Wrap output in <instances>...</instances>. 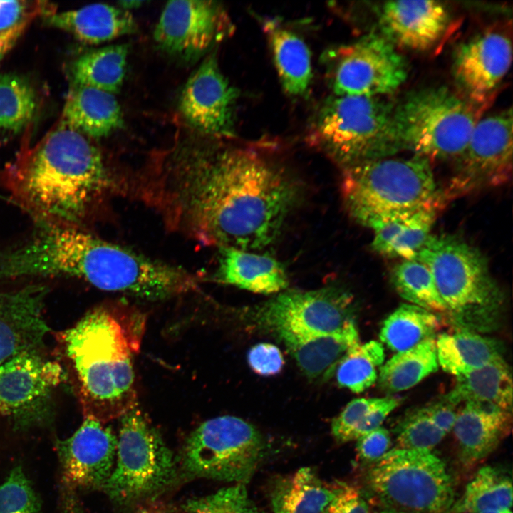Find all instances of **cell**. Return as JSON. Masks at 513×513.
Segmentation results:
<instances>
[{"instance_id":"f907efd6","label":"cell","mask_w":513,"mask_h":513,"mask_svg":"<svg viewBox=\"0 0 513 513\" xmlns=\"http://www.w3.org/2000/svg\"><path fill=\"white\" fill-rule=\"evenodd\" d=\"M475 513H512V509H487L483 510L480 512H477Z\"/></svg>"},{"instance_id":"1f68e13d","label":"cell","mask_w":513,"mask_h":513,"mask_svg":"<svg viewBox=\"0 0 513 513\" xmlns=\"http://www.w3.org/2000/svg\"><path fill=\"white\" fill-rule=\"evenodd\" d=\"M129 46L111 45L86 52L74 61L71 77L76 86L118 93L126 73Z\"/></svg>"},{"instance_id":"e575fe53","label":"cell","mask_w":513,"mask_h":513,"mask_svg":"<svg viewBox=\"0 0 513 513\" xmlns=\"http://www.w3.org/2000/svg\"><path fill=\"white\" fill-rule=\"evenodd\" d=\"M512 482L502 469L487 465L479 469L467 484L450 513H475L487 509H512Z\"/></svg>"},{"instance_id":"60d3db41","label":"cell","mask_w":513,"mask_h":513,"mask_svg":"<svg viewBox=\"0 0 513 513\" xmlns=\"http://www.w3.org/2000/svg\"><path fill=\"white\" fill-rule=\"evenodd\" d=\"M177 509L178 513H262L249 497L244 484L188 500Z\"/></svg>"},{"instance_id":"ac0fdd59","label":"cell","mask_w":513,"mask_h":513,"mask_svg":"<svg viewBox=\"0 0 513 513\" xmlns=\"http://www.w3.org/2000/svg\"><path fill=\"white\" fill-rule=\"evenodd\" d=\"M238 95L220 70L216 55L209 54L185 84L180 109L195 129L212 135L232 137Z\"/></svg>"},{"instance_id":"3957f363","label":"cell","mask_w":513,"mask_h":513,"mask_svg":"<svg viewBox=\"0 0 513 513\" xmlns=\"http://www.w3.org/2000/svg\"><path fill=\"white\" fill-rule=\"evenodd\" d=\"M16 200L47 225L76 227L115 181L97 147L62 123L6 171Z\"/></svg>"},{"instance_id":"4fadbf2b","label":"cell","mask_w":513,"mask_h":513,"mask_svg":"<svg viewBox=\"0 0 513 513\" xmlns=\"http://www.w3.org/2000/svg\"><path fill=\"white\" fill-rule=\"evenodd\" d=\"M353 296L336 286L283 291L257 306L253 321L266 331L321 335L341 332L353 319Z\"/></svg>"},{"instance_id":"5bb4252c","label":"cell","mask_w":513,"mask_h":513,"mask_svg":"<svg viewBox=\"0 0 513 513\" xmlns=\"http://www.w3.org/2000/svg\"><path fill=\"white\" fill-rule=\"evenodd\" d=\"M455 162L445 200L507 182L512 171V108L480 118Z\"/></svg>"},{"instance_id":"7c38bea8","label":"cell","mask_w":513,"mask_h":513,"mask_svg":"<svg viewBox=\"0 0 513 513\" xmlns=\"http://www.w3.org/2000/svg\"><path fill=\"white\" fill-rule=\"evenodd\" d=\"M336 95L383 97L408 77L403 56L381 34L370 33L325 56Z\"/></svg>"},{"instance_id":"d590c367","label":"cell","mask_w":513,"mask_h":513,"mask_svg":"<svg viewBox=\"0 0 513 513\" xmlns=\"http://www.w3.org/2000/svg\"><path fill=\"white\" fill-rule=\"evenodd\" d=\"M390 280L398 294L410 304L432 312H446L432 274L423 263L402 259L392 269Z\"/></svg>"},{"instance_id":"4dcf8cb0","label":"cell","mask_w":513,"mask_h":513,"mask_svg":"<svg viewBox=\"0 0 513 513\" xmlns=\"http://www.w3.org/2000/svg\"><path fill=\"white\" fill-rule=\"evenodd\" d=\"M338 483L326 484L314 469L301 467L281 479L271 494L274 513H321L337 492Z\"/></svg>"},{"instance_id":"ab89813d","label":"cell","mask_w":513,"mask_h":513,"mask_svg":"<svg viewBox=\"0 0 513 513\" xmlns=\"http://www.w3.org/2000/svg\"><path fill=\"white\" fill-rule=\"evenodd\" d=\"M395 447L432 451L446 434L430 420L424 408L406 413L394 428Z\"/></svg>"},{"instance_id":"e0dca14e","label":"cell","mask_w":513,"mask_h":513,"mask_svg":"<svg viewBox=\"0 0 513 513\" xmlns=\"http://www.w3.org/2000/svg\"><path fill=\"white\" fill-rule=\"evenodd\" d=\"M512 63V43L502 30L484 31L458 46L453 76L461 95L487 108Z\"/></svg>"},{"instance_id":"277c9868","label":"cell","mask_w":513,"mask_h":513,"mask_svg":"<svg viewBox=\"0 0 513 513\" xmlns=\"http://www.w3.org/2000/svg\"><path fill=\"white\" fill-rule=\"evenodd\" d=\"M145 327L138 309L111 303L92 309L63 333L86 416L105 423L138 405L133 361Z\"/></svg>"},{"instance_id":"681fc988","label":"cell","mask_w":513,"mask_h":513,"mask_svg":"<svg viewBox=\"0 0 513 513\" xmlns=\"http://www.w3.org/2000/svg\"><path fill=\"white\" fill-rule=\"evenodd\" d=\"M144 1H121L118 2L119 7L126 11L140 6Z\"/></svg>"},{"instance_id":"30bf717a","label":"cell","mask_w":513,"mask_h":513,"mask_svg":"<svg viewBox=\"0 0 513 513\" xmlns=\"http://www.w3.org/2000/svg\"><path fill=\"white\" fill-rule=\"evenodd\" d=\"M115 467L103 490L130 505L155 498L174 481L177 466L158 430L138 405L120 418Z\"/></svg>"},{"instance_id":"bcb514c9","label":"cell","mask_w":513,"mask_h":513,"mask_svg":"<svg viewBox=\"0 0 513 513\" xmlns=\"http://www.w3.org/2000/svg\"><path fill=\"white\" fill-rule=\"evenodd\" d=\"M321 513H371V511L358 489L339 482L335 497Z\"/></svg>"},{"instance_id":"6da1fadb","label":"cell","mask_w":513,"mask_h":513,"mask_svg":"<svg viewBox=\"0 0 513 513\" xmlns=\"http://www.w3.org/2000/svg\"><path fill=\"white\" fill-rule=\"evenodd\" d=\"M138 188L171 230L247 251L276 239L298 197L281 168L245 148L177 151L140 177Z\"/></svg>"},{"instance_id":"7a4b0ae2","label":"cell","mask_w":513,"mask_h":513,"mask_svg":"<svg viewBox=\"0 0 513 513\" xmlns=\"http://www.w3.org/2000/svg\"><path fill=\"white\" fill-rule=\"evenodd\" d=\"M67 275L96 288L147 300L195 291L197 278L76 227L44 224L35 236L0 254V277Z\"/></svg>"},{"instance_id":"f35d334b","label":"cell","mask_w":513,"mask_h":513,"mask_svg":"<svg viewBox=\"0 0 513 513\" xmlns=\"http://www.w3.org/2000/svg\"><path fill=\"white\" fill-rule=\"evenodd\" d=\"M383 398H356L348 403L331 423V432L339 443L356 440L383 423L376 410Z\"/></svg>"},{"instance_id":"5b68a950","label":"cell","mask_w":513,"mask_h":513,"mask_svg":"<svg viewBox=\"0 0 513 513\" xmlns=\"http://www.w3.org/2000/svg\"><path fill=\"white\" fill-rule=\"evenodd\" d=\"M414 259L430 270L457 329L484 333L497 328L504 294L477 247L455 234H431Z\"/></svg>"},{"instance_id":"d4e9b609","label":"cell","mask_w":513,"mask_h":513,"mask_svg":"<svg viewBox=\"0 0 513 513\" xmlns=\"http://www.w3.org/2000/svg\"><path fill=\"white\" fill-rule=\"evenodd\" d=\"M214 279L254 293L270 294L284 290L288 278L276 259L234 247H220Z\"/></svg>"},{"instance_id":"cb8c5ba5","label":"cell","mask_w":513,"mask_h":513,"mask_svg":"<svg viewBox=\"0 0 513 513\" xmlns=\"http://www.w3.org/2000/svg\"><path fill=\"white\" fill-rule=\"evenodd\" d=\"M271 332L284 343L301 371L318 381L330 379L347 352L361 343L355 321L333 334L313 335L285 329Z\"/></svg>"},{"instance_id":"b9f144b4","label":"cell","mask_w":513,"mask_h":513,"mask_svg":"<svg viewBox=\"0 0 513 513\" xmlns=\"http://www.w3.org/2000/svg\"><path fill=\"white\" fill-rule=\"evenodd\" d=\"M0 513H41L38 497L20 466L0 485Z\"/></svg>"},{"instance_id":"7dc6e473","label":"cell","mask_w":513,"mask_h":513,"mask_svg":"<svg viewBox=\"0 0 513 513\" xmlns=\"http://www.w3.org/2000/svg\"><path fill=\"white\" fill-rule=\"evenodd\" d=\"M455 407L441 399L423 408L432 423L447 435L452 430L456 420L457 412Z\"/></svg>"},{"instance_id":"7402d4cb","label":"cell","mask_w":513,"mask_h":513,"mask_svg":"<svg viewBox=\"0 0 513 513\" xmlns=\"http://www.w3.org/2000/svg\"><path fill=\"white\" fill-rule=\"evenodd\" d=\"M512 412L494 403L467 401L452 432L462 465L472 467L488 457L511 429Z\"/></svg>"},{"instance_id":"8fae6325","label":"cell","mask_w":513,"mask_h":513,"mask_svg":"<svg viewBox=\"0 0 513 513\" xmlns=\"http://www.w3.org/2000/svg\"><path fill=\"white\" fill-rule=\"evenodd\" d=\"M265 445L260 432L243 419L216 417L188 436L182 466L192 477L246 484L264 457Z\"/></svg>"},{"instance_id":"ee69618b","label":"cell","mask_w":513,"mask_h":513,"mask_svg":"<svg viewBox=\"0 0 513 513\" xmlns=\"http://www.w3.org/2000/svg\"><path fill=\"white\" fill-rule=\"evenodd\" d=\"M251 369L263 376L279 373L284 366V360L279 348L269 343H259L252 346L247 353Z\"/></svg>"},{"instance_id":"9a60e30c","label":"cell","mask_w":513,"mask_h":513,"mask_svg":"<svg viewBox=\"0 0 513 513\" xmlns=\"http://www.w3.org/2000/svg\"><path fill=\"white\" fill-rule=\"evenodd\" d=\"M40 350L19 353L0 366V415L17 425L49 416L51 393L66 377L62 366Z\"/></svg>"},{"instance_id":"836d02e7","label":"cell","mask_w":513,"mask_h":513,"mask_svg":"<svg viewBox=\"0 0 513 513\" xmlns=\"http://www.w3.org/2000/svg\"><path fill=\"white\" fill-rule=\"evenodd\" d=\"M440 325V318L435 312L403 304L384 320L379 338L392 351L402 352L435 338Z\"/></svg>"},{"instance_id":"f6af8a7d","label":"cell","mask_w":513,"mask_h":513,"mask_svg":"<svg viewBox=\"0 0 513 513\" xmlns=\"http://www.w3.org/2000/svg\"><path fill=\"white\" fill-rule=\"evenodd\" d=\"M391 444L389 431L380 426L356 440L358 457L373 464L391 449Z\"/></svg>"},{"instance_id":"c3c4849f","label":"cell","mask_w":513,"mask_h":513,"mask_svg":"<svg viewBox=\"0 0 513 513\" xmlns=\"http://www.w3.org/2000/svg\"><path fill=\"white\" fill-rule=\"evenodd\" d=\"M31 21H24L8 31L0 32V60L14 46Z\"/></svg>"},{"instance_id":"7bdbcfd3","label":"cell","mask_w":513,"mask_h":513,"mask_svg":"<svg viewBox=\"0 0 513 513\" xmlns=\"http://www.w3.org/2000/svg\"><path fill=\"white\" fill-rule=\"evenodd\" d=\"M51 6L25 1H0V32L6 31L17 24L32 20L42 13L51 14ZM48 15V16H49Z\"/></svg>"},{"instance_id":"8d00e7d4","label":"cell","mask_w":513,"mask_h":513,"mask_svg":"<svg viewBox=\"0 0 513 513\" xmlns=\"http://www.w3.org/2000/svg\"><path fill=\"white\" fill-rule=\"evenodd\" d=\"M385 360L381 343L370 341L351 348L337 366L336 373L339 386L354 393H361L378 379L377 367Z\"/></svg>"},{"instance_id":"f1b7e54d","label":"cell","mask_w":513,"mask_h":513,"mask_svg":"<svg viewBox=\"0 0 513 513\" xmlns=\"http://www.w3.org/2000/svg\"><path fill=\"white\" fill-rule=\"evenodd\" d=\"M264 29L284 90L292 96L306 94L312 78L307 44L296 33L274 21L266 22Z\"/></svg>"},{"instance_id":"603a6c76","label":"cell","mask_w":513,"mask_h":513,"mask_svg":"<svg viewBox=\"0 0 513 513\" xmlns=\"http://www.w3.org/2000/svg\"><path fill=\"white\" fill-rule=\"evenodd\" d=\"M440 209L375 212L356 220L373 233L372 249L388 258L414 259L430 237Z\"/></svg>"},{"instance_id":"f546056e","label":"cell","mask_w":513,"mask_h":513,"mask_svg":"<svg viewBox=\"0 0 513 513\" xmlns=\"http://www.w3.org/2000/svg\"><path fill=\"white\" fill-rule=\"evenodd\" d=\"M512 393L511 368L500 358L456 377L455 386L442 399L455 406L467 401L488 402L512 412Z\"/></svg>"},{"instance_id":"ba28073f","label":"cell","mask_w":513,"mask_h":513,"mask_svg":"<svg viewBox=\"0 0 513 513\" xmlns=\"http://www.w3.org/2000/svg\"><path fill=\"white\" fill-rule=\"evenodd\" d=\"M342 192L356 219L375 212L440 209L445 200L431 162L415 155L389 156L345 167Z\"/></svg>"},{"instance_id":"816d5d0a","label":"cell","mask_w":513,"mask_h":513,"mask_svg":"<svg viewBox=\"0 0 513 513\" xmlns=\"http://www.w3.org/2000/svg\"><path fill=\"white\" fill-rule=\"evenodd\" d=\"M378 513H405V512L397 511V510H394V509H391L383 508Z\"/></svg>"},{"instance_id":"ffe728a7","label":"cell","mask_w":513,"mask_h":513,"mask_svg":"<svg viewBox=\"0 0 513 513\" xmlns=\"http://www.w3.org/2000/svg\"><path fill=\"white\" fill-rule=\"evenodd\" d=\"M447 6L437 1H391L379 13L382 36L397 48L426 51L443 38L450 25Z\"/></svg>"},{"instance_id":"8992f818","label":"cell","mask_w":513,"mask_h":513,"mask_svg":"<svg viewBox=\"0 0 513 513\" xmlns=\"http://www.w3.org/2000/svg\"><path fill=\"white\" fill-rule=\"evenodd\" d=\"M394 104L383 97L334 95L314 117L311 142L345 167L401 150Z\"/></svg>"},{"instance_id":"83f0119b","label":"cell","mask_w":513,"mask_h":513,"mask_svg":"<svg viewBox=\"0 0 513 513\" xmlns=\"http://www.w3.org/2000/svg\"><path fill=\"white\" fill-rule=\"evenodd\" d=\"M435 347L439 366L455 377L503 358L504 353L501 341L463 329L440 334Z\"/></svg>"},{"instance_id":"2e32d148","label":"cell","mask_w":513,"mask_h":513,"mask_svg":"<svg viewBox=\"0 0 513 513\" xmlns=\"http://www.w3.org/2000/svg\"><path fill=\"white\" fill-rule=\"evenodd\" d=\"M223 7L213 1H168L154 31L160 49L186 61H194L231 31Z\"/></svg>"},{"instance_id":"d6a6232c","label":"cell","mask_w":513,"mask_h":513,"mask_svg":"<svg viewBox=\"0 0 513 513\" xmlns=\"http://www.w3.org/2000/svg\"><path fill=\"white\" fill-rule=\"evenodd\" d=\"M435 338L423 341L409 350L395 353L380 366V388L394 393L413 388L438 369Z\"/></svg>"},{"instance_id":"484cf974","label":"cell","mask_w":513,"mask_h":513,"mask_svg":"<svg viewBox=\"0 0 513 513\" xmlns=\"http://www.w3.org/2000/svg\"><path fill=\"white\" fill-rule=\"evenodd\" d=\"M48 17L51 25L89 44L108 42L138 30L137 23L129 11L102 3L53 13Z\"/></svg>"},{"instance_id":"74e56055","label":"cell","mask_w":513,"mask_h":513,"mask_svg":"<svg viewBox=\"0 0 513 513\" xmlns=\"http://www.w3.org/2000/svg\"><path fill=\"white\" fill-rule=\"evenodd\" d=\"M36 107L29 83L14 74L0 76V130L17 132L32 119Z\"/></svg>"},{"instance_id":"9c48e42d","label":"cell","mask_w":513,"mask_h":513,"mask_svg":"<svg viewBox=\"0 0 513 513\" xmlns=\"http://www.w3.org/2000/svg\"><path fill=\"white\" fill-rule=\"evenodd\" d=\"M368 487L383 508L405 513H450L454 482L432 451L391 448L367 472Z\"/></svg>"},{"instance_id":"44dd1931","label":"cell","mask_w":513,"mask_h":513,"mask_svg":"<svg viewBox=\"0 0 513 513\" xmlns=\"http://www.w3.org/2000/svg\"><path fill=\"white\" fill-rule=\"evenodd\" d=\"M47 293L40 285L0 292V366L19 353L41 349L49 331L43 316Z\"/></svg>"},{"instance_id":"4316f807","label":"cell","mask_w":513,"mask_h":513,"mask_svg":"<svg viewBox=\"0 0 513 513\" xmlns=\"http://www.w3.org/2000/svg\"><path fill=\"white\" fill-rule=\"evenodd\" d=\"M75 86L63 107V123L94 138L108 137L123 127V112L113 94Z\"/></svg>"},{"instance_id":"52a82bcc","label":"cell","mask_w":513,"mask_h":513,"mask_svg":"<svg viewBox=\"0 0 513 513\" xmlns=\"http://www.w3.org/2000/svg\"><path fill=\"white\" fill-rule=\"evenodd\" d=\"M484 109L445 86L411 91L393 108L401 149L430 162L455 161Z\"/></svg>"},{"instance_id":"d6986e66","label":"cell","mask_w":513,"mask_h":513,"mask_svg":"<svg viewBox=\"0 0 513 513\" xmlns=\"http://www.w3.org/2000/svg\"><path fill=\"white\" fill-rule=\"evenodd\" d=\"M118 440L104 423L85 416L79 428L56 443L63 484L70 490L103 489L113 471Z\"/></svg>"}]
</instances>
